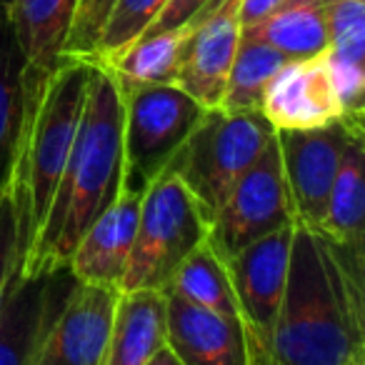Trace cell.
Listing matches in <instances>:
<instances>
[{
  "instance_id": "15",
  "label": "cell",
  "mask_w": 365,
  "mask_h": 365,
  "mask_svg": "<svg viewBox=\"0 0 365 365\" xmlns=\"http://www.w3.org/2000/svg\"><path fill=\"white\" fill-rule=\"evenodd\" d=\"M78 0H13L8 18L26 58V113L63 63Z\"/></svg>"
},
{
  "instance_id": "4",
  "label": "cell",
  "mask_w": 365,
  "mask_h": 365,
  "mask_svg": "<svg viewBox=\"0 0 365 365\" xmlns=\"http://www.w3.org/2000/svg\"><path fill=\"white\" fill-rule=\"evenodd\" d=\"M210 220L185 182L168 165L143 190L138 233L120 290H163L198 245Z\"/></svg>"
},
{
  "instance_id": "27",
  "label": "cell",
  "mask_w": 365,
  "mask_h": 365,
  "mask_svg": "<svg viewBox=\"0 0 365 365\" xmlns=\"http://www.w3.org/2000/svg\"><path fill=\"white\" fill-rule=\"evenodd\" d=\"M23 240H21V215L13 198L11 185L0 188V305L21 268Z\"/></svg>"
},
{
  "instance_id": "1",
  "label": "cell",
  "mask_w": 365,
  "mask_h": 365,
  "mask_svg": "<svg viewBox=\"0 0 365 365\" xmlns=\"http://www.w3.org/2000/svg\"><path fill=\"white\" fill-rule=\"evenodd\" d=\"M270 365H365V260L300 223Z\"/></svg>"
},
{
  "instance_id": "28",
  "label": "cell",
  "mask_w": 365,
  "mask_h": 365,
  "mask_svg": "<svg viewBox=\"0 0 365 365\" xmlns=\"http://www.w3.org/2000/svg\"><path fill=\"white\" fill-rule=\"evenodd\" d=\"M213 0H168L163 13L155 18L150 28L145 31L148 33H160V31H168V28H178V26H185L190 23L205 6H210Z\"/></svg>"
},
{
  "instance_id": "19",
  "label": "cell",
  "mask_w": 365,
  "mask_h": 365,
  "mask_svg": "<svg viewBox=\"0 0 365 365\" xmlns=\"http://www.w3.org/2000/svg\"><path fill=\"white\" fill-rule=\"evenodd\" d=\"M243 33L275 48L288 61H308L328 53V18L323 0H283L270 16L243 28Z\"/></svg>"
},
{
  "instance_id": "2",
  "label": "cell",
  "mask_w": 365,
  "mask_h": 365,
  "mask_svg": "<svg viewBox=\"0 0 365 365\" xmlns=\"http://www.w3.org/2000/svg\"><path fill=\"white\" fill-rule=\"evenodd\" d=\"M123 180V93L103 63H93L78 135L53 193L46 223L21 260V278L68 270L76 245L115 198Z\"/></svg>"
},
{
  "instance_id": "25",
  "label": "cell",
  "mask_w": 365,
  "mask_h": 365,
  "mask_svg": "<svg viewBox=\"0 0 365 365\" xmlns=\"http://www.w3.org/2000/svg\"><path fill=\"white\" fill-rule=\"evenodd\" d=\"M328 18V56L345 63L365 58V0H323Z\"/></svg>"
},
{
  "instance_id": "6",
  "label": "cell",
  "mask_w": 365,
  "mask_h": 365,
  "mask_svg": "<svg viewBox=\"0 0 365 365\" xmlns=\"http://www.w3.org/2000/svg\"><path fill=\"white\" fill-rule=\"evenodd\" d=\"M120 93L123 185L145 190L175 160L205 108L178 86H120Z\"/></svg>"
},
{
  "instance_id": "17",
  "label": "cell",
  "mask_w": 365,
  "mask_h": 365,
  "mask_svg": "<svg viewBox=\"0 0 365 365\" xmlns=\"http://www.w3.org/2000/svg\"><path fill=\"white\" fill-rule=\"evenodd\" d=\"M165 345V293L120 290L101 365H145Z\"/></svg>"
},
{
  "instance_id": "7",
  "label": "cell",
  "mask_w": 365,
  "mask_h": 365,
  "mask_svg": "<svg viewBox=\"0 0 365 365\" xmlns=\"http://www.w3.org/2000/svg\"><path fill=\"white\" fill-rule=\"evenodd\" d=\"M298 225L275 138L233 185L210 220L208 243L228 260L250 243Z\"/></svg>"
},
{
  "instance_id": "18",
  "label": "cell",
  "mask_w": 365,
  "mask_h": 365,
  "mask_svg": "<svg viewBox=\"0 0 365 365\" xmlns=\"http://www.w3.org/2000/svg\"><path fill=\"white\" fill-rule=\"evenodd\" d=\"M365 150L363 133H355L350 138L348 148L343 153V160L335 173L333 188H330L328 210H325L320 233L338 243L343 250L365 260Z\"/></svg>"
},
{
  "instance_id": "11",
  "label": "cell",
  "mask_w": 365,
  "mask_h": 365,
  "mask_svg": "<svg viewBox=\"0 0 365 365\" xmlns=\"http://www.w3.org/2000/svg\"><path fill=\"white\" fill-rule=\"evenodd\" d=\"M240 33V0H213L190 21L175 86L205 110L220 108Z\"/></svg>"
},
{
  "instance_id": "9",
  "label": "cell",
  "mask_w": 365,
  "mask_h": 365,
  "mask_svg": "<svg viewBox=\"0 0 365 365\" xmlns=\"http://www.w3.org/2000/svg\"><path fill=\"white\" fill-rule=\"evenodd\" d=\"M355 133H363V123L343 118L310 130H275L295 215L305 228L318 230L323 225L335 173Z\"/></svg>"
},
{
  "instance_id": "10",
  "label": "cell",
  "mask_w": 365,
  "mask_h": 365,
  "mask_svg": "<svg viewBox=\"0 0 365 365\" xmlns=\"http://www.w3.org/2000/svg\"><path fill=\"white\" fill-rule=\"evenodd\" d=\"M118 298V288L73 280L48 323L33 365H101Z\"/></svg>"
},
{
  "instance_id": "30",
  "label": "cell",
  "mask_w": 365,
  "mask_h": 365,
  "mask_svg": "<svg viewBox=\"0 0 365 365\" xmlns=\"http://www.w3.org/2000/svg\"><path fill=\"white\" fill-rule=\"evenodd\" d=\"M278 3H283V0H278Z\"/></svg>"
},
{
  "instance_id": "26",
  "label": "cell",
  "mask_w": 365,
  "mask_h": 365,
  "mask_svg": "<svg viewBox=\"0 0 365 365\" xmlns=\"http://www.w3.org/2000/svg\"><path fill=\"white\" fill-rule=\"evenodd\" d=\"M113 6H115V0H78L71 36H68V41H66L63 58L93 61Z\"/></svg>"
},
{
  "instance_id": "12",
  "label": "cell",
  "mask_w": 365,
  "mask_h": 365,
  "mask_svg": "<svg viewBox=\"0 0 365 365\" xmlns=\"http://www.w3.org/2000/svg\"><path fill=\"white\" fill-rule=\"evenodd\" d=\"M140 200L143 190L128 188L120 180L115 198L93 220L68 260L73 280L120 290L135 243Z\"/></svg>"
},
{
  "instance_id": "14",
  "label": "cell",
  "mask_w": 365,
  "mask_h": 365,
  "mask_svg": "<svg viewBox=\"0 0 365 365\" xmlns=\"http://www.w3.org/2000/svg\"><path fill=\"white\" fill-rule=\"evenodd\" d=\"M260 113L275 130H310L343 118L328 53L308 61H288L270 81Z\"/></svg>"
},
{
  "instance_id": "8",
  "label": "cell",
  "mask_w": 365,
  "mask_h": 365,
  "mask_svg": "<svg viewBox=\"0 0 365 365\" xmlns=\"http://www.w3.org/2000/svg\"><path fill=\"white\" fill-rule=\"evenodd\" d=\"M293 230L295 225L265 235L225 260L240 320L253 345L255 365H270V345L285 293Z\"/></svg>"
},
{
  "instance_id": "3",
  "label": "cell",
  "mask_w": 365,
  "mask_h": 365,
  "mask_svg": "<svg viewBox=\"0 0 365 365\" xmlns=\"http://www.w3.org/2000/svg\"><path fill=\"white\" fill-rule=\"evenodd\" d=\"M91 71V61L63 58L56 73L48 78L36 106L26 113L8 178L21 215L23 255L36 243L58 180L66 170L86 106Z\"/></svg>"
},
{
  "instance_id": "29",
  "label": "cell",
  "mask_w": 365,
  "mask_h": 365,
  "mask_svg": "<svg viewBox=\"0 0 365 365\" xmlns=\"http://www.w3.org/2000/svg\"><path fill=\"white\" fill-rule=\"evenodd\" d=\"M145 365H182V363L175 358V353H173V350L168 348V345H163V348L158 350V353L153 355V358L148 360Z\"/></svg>"
},
{
  "instance_id": "20",
  "label": "cell",
  "mask_w": 365,
  "mask_h": 365,
  "mask_svg": "<svg viewBox=\"0 0 365 365\" xmlns=\"http://www.w3.org/2000/svg\"><path fill=\"white\" fill-rule=\"evenodd\" d=\"M188 33L190 23L160 33H148L103 66L110 68L120 86H175Z\"/></svg>"
},
{
  "instance_id": "13",
  "label": "cell",
  "mask_w": 365,
  "mask_h": 365,
  "mask_svg": "<svg viewBox=\"0 0 365 365\" xmlns=\"http://www.w3.org/2000/svg\"><path fill=\"white\" fill-rule=\"evenodd\" d=\"M165 293V345L182 365H255L248 330L240 320H228Z\"/></svg>"
},
{
  "instance_id": "23",
  "label": "cell",
  "mask_w": 365,
  "mask_h": 365,
  "mask_svg": "<svg viewBox=\"0 0 365 365\" xmlns=\"http://www.w3.org/2000/svg\"><path fill=\"white\" fill-rule=\"evenodd\" d=\"M285 63H288V58L283 53L265 46L263 41H255L248 33H240V43L235 51L233 66H230L220 108L230 113L260 110L270 81Z\"/></svg>"
},
{
  "instance_id": "24",
  "label": "cell",
  "mask_w": 365,
  "mask_h": 365,
  "mask_svg": "<svg viewBox=\"0 0 365 365\" xmlns=\"http://www.w3.org/2000/svg\"><path fill=\"white\" fill-rule=\"evenodd\" d=\"M165 3L168 0H115L91 63H110L123 51H128L138 38L145 36Z\"/></svg>"
},
{
  "instance_id": "5",
  "label": "cell",
  "mask_w": 365,
  "mask_h": 365,
  "mask_svg": "<svg viewBox=\"0 0 365 365\" xmlns=\"http://www.w3.org/2000/svg\"><path fill=\"white\" fill-rule=\"evenodd\" d=\"M273 138L275 128L260 110L230 113L210 108L170 165L208 220H213L233 185L263 155Z\"/></svg>"
},
{
  "instance_id": "21",
  "label": "cell",
  "mask_w": 365,
  "mask_h": 365,
  "mask_svg": "<svg viewBox=\"0 0 365 365\" xmlns=\"http://www.w3.org/2000/svg\"><path fill=\"white\" fill-rule=\"evenodd\" d=\"M163 290H170L220 318L240 320V308L235 300L233 283H230L228 265L208 240L185 258V263L175 270L170 283Z\"/></svg>"
},
{
  "instance_id": "22",
  "label": "cell",
  "mask_w": 365,
  "mask_h": 365,
  "mask_svg": "<svg viewBox=\"0 0 365 365\" xmlns=\"http://www.w3.org/2000/svg\"><path fill=\"white\" fill-rule=\"evenodd\" d=\"M26 58L8 13H0V188L11 178L13 155L26 120Z\"/></svg>"
},
{
  "instance_id": "16",
  "label": "cell",
  "mask_w": 365,
  "mask_h": 365,
  "mask_svg": "<svg viewBox=\"0 0 365 365\" xmlns=\"http://www.w3.org/2000/svg\"><path fill=\"white\" fill-rule=\"evenodd\" d=\"M66 273L41 278H21L16 273L0 305V365H33L48 323L68 293L63 283Z\"/></svg>"
}]
</instances>
